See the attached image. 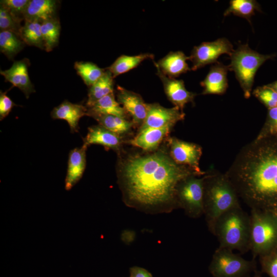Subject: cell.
Instances as JSON below:
<instances>
[{
	"label": "cell",
	"instance_id": "6da1fadb",
	"mask_svg": "<svg viewBox=\"0 0 277 277\" xmlns=\"http://www.w3.org/2000/svg\"><path fill=\"white\" fill-rule=\"evenodd\" d=\"M116 173L125 204L149 214L170 213L178 208L179 184L191 174L200 176L188 167L176 164L168 150L163 148L119 157Z\"/></svg>",
	"mask_w": 277,
	"mask_h": 277
},
{
	"label": "cell",
	"instance_id": "7a4b0ae2",
	"mask_svg": "<svg viewBox=\"0 0 277 277\" xmlns=\"http://www.w3.org/2000/svg\"><path fill=\"white\" fill-rule=\"evenodd\" d=\"M225 174L251 210L277 213V136L243 146Z\"/></svg>",
	"mask_w": 277,
	"mask_h": 277
},
{
	"label": "cell",
	"instance_id": "3957f363",
	"mask_svg": "<svg viewBox=\"0 0 277 277\" xmlns=\"http://www.w3.org/2000/svg\"><path fill=\"white\" fill-rule=\"evenodd\" d=\"M235 189L226 174L211 168L204 175V215L212 233L217 219L225 212L240 206Z\"/></svg>",
	"mask_w": 277,
	"mask_h": 277
},
{
	"label": "cell",
	"instance_id": "277c9868",
	"mask_svg": "<svg viewBox=\"0 0 277 277\" xmlns=\"http://www.w3.org/2000/svg\"><path fill=\"white\" fill-rule=\"evenodd\" d=\"M250 217L241 206L225 212L216 221L212 234L220 247L242 253L250 250Z\"/></svg>",
	"mask_w": 277,
	"mask_h": 277
},
{
	"label": "cell",
	"instance_id": "5b68a950",
	"mask_svg": "<svg viewBox=\"0 0 277 277\" xmlns=\"http://www.w3.org/2000/svg\"><path fill=\"white\" fill-rule=\"evenodd\" d=\"M250 250L253 258L277 247V213L251 210Z\"/></svg>",
	"mask_w": 277,
	"mask_h": 277
},
{
	"label": "cell",
	"instance_id": "8992f818",
	"mask_svg": "<svg viewBox=\"0 0 277 277\" xmlns=\"http://www.w3.org/2000/svg\"><path fill=\"white\" fill-rule=\"evenodd\" d=\"M274 54L264 55L252 50L247 44L241 45L230 55L231 62L229 69L233 71L243 91L244 96H251L255 74L266 61L273 59Z\"/></svg>",
	"mask_w": 277,
	"mask_h": 277
},
{
	"label": "cell",
	"instance_id": "52a82bcc",
	"mask_svg": "<svg viewBox=\"0 0 277 277\" xmlns=\"http://www.w3.org/2000/svg\"><path fill=\"white\" fill-rule=\"evenodd\" d=\"M230 249L219 247L209 266L212 277H247L256 270L255 261L247 260Z\"/></svg>",
	"mask_w": 277,
	"mask_h": 277
},
{
	"label": "cell",
	"instance_id": "ba28073f",
	"mask_svg": "<svg viewBox=\"0 0 277 277\" xmlns=\"http://www.w3.org/2000/svg\"><path fill=\"white\" fill-rule=\"evenodd\" d=\"M204 175H189L179 184L176 192L178 208L183 209L190 217L196 219L204 214L203 183Z\"/></svg>",
	"mask_w": 277,
	"mask_h": 277
},
{
	"label": "cell",
	"instance_id": "9c48e42d",
	"mask_svg": "<svg viewBox=\"0 0 277 277\" xmlns=\"http://www.w3.org/2000/svg\"><path fill=\"white\" fill-rule=\"evenodd\" d=\"M168 150L170 156L176 164L188 167L201 176L206 174V172L202 171L200 167L202 155L200 145L171 137L168 138Z\"/></svg>",
	"mask_w": 277,
	"mask_h": 277
},
{
	"label": "cell",
	"instance_id": "30bf717a",
	"mask_svg": "<svg viewBox=\"0 0 277 277\" xmlns=\"http://www.w3.org/2000/svg\"><path fill=\"white\" fill-rule=\"evenodd\" d=\"M233 51L232 44L225 38L203 42L195 46L189 56V60L192 64L191 70L195 71L207 65L215 63L220 55L227 54L230 56Z\"/></svg>",
	"mask_w": 277,
	"mask_h": 277
},
{
	"label": "cell",
	"instance_id": "8fae6325",
	"mask_svg": "<svg viewBox=\"0 0 277 277\" xmlns=\"http://www.w3.org/2000/svg\"><path fill=\"white\" fill-rule=\"evenodd\" d=\"M185 114L177 107L165 108L158 103L148 104L146 117L138 131L173 126L184 120Z\"/></svg>",
	"mask_w": 277,
	"mask_h": 277
},
{
	"label": "cell",
	"instance_id": "7c38bea8",
	"mask_svg": "<svg viewBox=\"0 0 277 277\" xmlns=\"http://www.w3.org/2000/svg\"><path fill=\"white\" fill-rule=\"evenodd\" d=\"M117 101L132 118L134 125L143 123L148 112V104L138 93L117 86L116 90Z\"/></svg>",
	"mask_w": 277,
	"mask_h": 277
},
{
	"label": "cell",
	"instance_id": "4fadbf2b",
	"mask_svg": "<svg viewBox=\"0 0 277 277\" xmlns=\"http://www.w3.org/2000/svg\"><path fill=\"white\" fill-rule=\"evenodd\" d=\"M157 74L162 82L168 99L174 106L184 112V108L187 103H193L196 94L186 89L183 80L168 77L158 69Z\"/></svg>",
	"mask_w": 277,
	"mask_h": 277
},
{
	"label": "cell",
	"instance_id": "5bb4252c",
	"mask_svg": "<svg viewBox=\"0 0 277 277\" xmlns=\"http://www.w3.org/2000/svg\"><path fill=\"white\" fill-rule=\"evenodd\" d=\"M30 62L27 58L15 61L11 67L5 70H1L0 73L6 81L11 83L13 86L17 87L28 98L30 95L35 92L34 86L28 74Z\"/></svg>",
	"mask_w": 277,
	"mask_h": 277
},
{
	"label": "cell",
	"instance_id": "9a60e30c",
	"mask_svg": "<svg viewBox=\"0 0 277 277\" xmlns=\"http://www.w3.org/2000/svg\"><path fill=\"white\" fill-rule=\"evenodd\" d=\"M173 127L169 125L138 131L136 135L127 143L147 152L154 151L159 149L164 139L167 137Z\"/></svg>",
	"mask_w": 277,
	"mask_h": 277
},
{
	"label": "cell",
	"instance_id": "2e32d148",
	"mask_svg": "<svg viewBox=\"0 0 277 277\" xmlns=\"http://www.w3.org/2000/svg\"><path fill=\"white\" fill-rule=\"evenodd\" d=\"M124 143L122 135L114 133L98 125L88 128V133L84 138V144L87 146L92 144L101 145L105 148L121 152Z\"/></svg>",
	"mask_w": 277,
	"mask_h": 277
},
{
	"label": "cell",
	"instance_id": "e0dca14e",
	"mask_svg": "<svg viewBox=\"0 0 277 277\" xmlns=\"http://www.w3.org/2000/svg\"><path fill=\"white\" fill-rule=\"evenodd\" d=\"M228 66L216 62L212 65L205 79L201 83L203 88L202 94L225 93L228 88L227 72Z\"/></svg>",
	"mask_w": 277,
	"mask_h": 277
},
{
	"label": "cell",
	"instance_id": "ac0fdd59",
	"mask_svg": "<svg viewBox=\"0 0 277 277\" xmlns=\"http://www.w3.org/2000/svg\"><path fill=\"white\" fill-rule=\"evenodd\" d=\"M87 146L71 150L68 156V167L65 181V188L70 190L82 178L86 166Z\"/></svg>",
	"mask_w": 277,
	"mask_h": 277
},
{
	"label": "cell",
	"instance_id": "d6986e66",
	"mask_svg": "<svg viewBox=\"0 0 277 277\" xmlns=\"http://www.w3.org/2000/svg\"><path fill=\"white\" fill-rule=\"evenodd\" d=\"M86 115L88 116V109L86 106L73 104L68 101H63L54 107L51 112L52 118L65 120L72 133L78 131L79 121Z\"/></svg>",
	"mask_w": 277,
	"mask_h": 277
},
{
	"label": "cell",
	"instance_id": "ffe728a7",
	"mask_svg": "<svg viewBox=\"0 0 277 277\" xmlns=\"http://www.w3.org/2000/svg\"><path fill=\"white\" fill-rule=\"evenodd\" d=\"M187 56L181 51L170 52L165 56L154 63L156 69L171 78H175L190 70L187 61Z\"/></svg>",
	"mask_w": 277,
	"mask_h": 277
},
{
	"label": "cell",
	"instance_id": "44dd1931",
	"mask_svg": "<svg viewBox=\"0 0 277 277\" xmlns=\"http://www.w3.org/2000/svg\"><path fill=\"white\" fill-rule=\"evenodd\" d=\"M58 2L55 0H30L24 14V20L41 22L56 17Z\"/></svg>",
	"mask_w": 277,
	"mask_h": 277
},
{
	"label": "cell",
	"instance_id": "7402d4cb",
	"mask_svg": "<svg viewBox=\"0 0 277 277\" xmlns=\"http://www.w3.org/2000/svg\"><path fill=\"white\" fill-rule=\"evenodd\" d=\"M116 100L114 92L97 100L88 109V116L91 114H110L127 118L128 114Z\"/></svg>",
	"mask_w": 277,
	"mask_h": 277
},
{
	"label": "cell",
	"instance_id": "603a6c76",
	"mask_svg": "<svg viewBox=\"0 0 277 277\" xmlns=\"http://www.w3.org/2000/svg\"><path fill=\"white\" fill-rule=\"evenodd\" d=\"M114 92V77L107 69L103 75L91 86L88 93L86 106L90 107L103 97Z\"/></svg>",
	"mask_w": 277,
	"mask_h": 277
},
{
	"label": "cell",
	"instance_id": "cb8c5ba5",
	"mask_svg": "<svg viewBox=\"0 0 277 277\" xmlns=\"http://www.w3.org/2000/svg\"><path fill=\"white\" fill-rule=\"evenodd\" d=\"M154 55L151 53H142L136 55H122L106 69L112 74L113 77L126 73L137 67L146 60H153Z\"/></svg>",
	"mask_w": 277,
	"mask_h": 277
},
{
	"label": "cell",
	"instance_id": "d4e9b609",
	"mask_svg": "<svg viewBox=\"0 0 277 277\" xmlns=\"http://www.w3.org/2000/svg\"><path fill=\"white\" fill-rule=\"evenodd\" d=\"M42 22L37 19H26L20 31V37L27 45L45 50L41 31Z\"/></svg>",
	"mask_w": 277,
	"mask_h": 277
},
{
	"label": "cell",
	"instance_id": "484cf974",
	"mask_svg": "<svg viewBox=\"0 0 277 277\" xmlns=\"http://www.w3.org/2000/svg\"><path fill=\"white\" fill-rule=\"evenodd\" d=\"M89 116L97 121L100 125L122 136L130 132L134 125L132 121L113 115L91 114Z\"/></svg>",
	"mask_w": 277,
	"mask_h": 277
},
{
	"label": "cell",
	"instance_id": "4316f807",
	"mask_svg": "<svg viewBox=\"0 0 277 277\" xmlns=\"http://www.w3.org/2000/svg\"><path fill=\"white\" fill-rule=\"evenodd\" d=\"M26 44L20 36L9 31H0V51L10 60L24 48Z\"/></svg>",
	"mask_w": 277,
	"mask_h": 277
},
{
	"label": "cell",
	"instance_id": "83f0119b",
	"mask_svg": "<svg viewBox=\"0 0 277 277\" xmlns=\"http://www.w3.org/2000/svg\"><path fill=\"white\" fill-rule=\"evenodd\" d=\"M255 11L261 12L260 5L256 1L231 0L224 15L227 16L233 14L243 17L250 23V18L254 14Z\"/></svg>",
	"mask_w": 277,
	"mask_h": 277
},
{
	"label": "cell",
	"instance_id": "f1b7e54d",
	"mask_svg": "<svg viewBox=\"0 0 277 277\" xmlns=\"http://www.w3.org/2000/svg\"><path fill=\"white\" fill-rule=\"evenodd\" d=\"M41 31L45 44V50L51 51L59 43L61 25L57 17L42 22Z\"/></svg>",
	"mask_w": 277,
	"mask_h": 277
},
{
	"label": "cell",
	"instance_id": "f546056e",
	"mask_svg": "<svg viewBox=\"0 0 277 277\" xmlns=\"http://www.w3.org/2000/svg\"><path fill=\"white\" fill-rule=\"evenodd\" d=\"M74 67L84 83L89 87L93 85L106 70V69L100 68L89 62H76Z\"/></svg>",
	"mask_w": 277,
	"mask_h": 277
},
{
	"label": "cell",
	"instance_id": "4dcf8cb0",
	"mask_svg": "<svg viewBox=\"0 0 277 277\" xmlns=\"http://www.w3.org/2000/svg\"><path fill=\"white\" fill-rule=\"evenodd\" d=\"M22 21L12 15L8 10L0 6L1 31H9L19 36Z\"/></svg>",
	"mask_w": 277,
	"mask_h": 277
},
{
	"label": "cell",
	"instance_id": "1f68e13d",
	"mask_svg": "<svg viewBox=\"0 0 277 277\" xmlns=\"http://www.w3.org/2000/svg\"><path fill=\"white\" fill-rule=\"evenodd\" d=\"M277 136V107L268 109L265 122L255 138Z\"/></svg>",
	"mask_w": 277,
	"mask_h": 277
},
{
	"label": "cell",
	"instance_id": "d6a6232c",
	"mask_svg": "<svg viewBox=\"0 0 277 277\" xmlns=\"http://www.w3.org/2000/svg\"><path fill=\"white\" fill-rule=\"evenodd\" d=\"M252 94L268 109L277 107V93L268 85L256 87Z\"/></svg>",
	"mask_w": 277,
	"mask_h": 277
},
{
	"label": "cell",
	"instance_id": "836d02e7",
	"mask_svg": "<svg viewBox=\"0 0 277 277\" xmlns=\"http://www.w3.org/2000/svg\"><path fill=\"white\" fill-rule=\"evenodd\" d=\"M259 258L262 271L269 277H277V247Z\"/></svg>",
	"mask_w": 277,
	"mask_h": 277
},
{
	"label": "cell",
	"instance_id": "e575fe53",
	"mask_svg": "<svg viewBox=\"0 0 277 277\" xmlns=\"http://www.w3.org/2000/svg\"><path fill=\"white\" fill-rule=\"evenodd\" d=\"M29 2L30 0H1L0 4L14 16L23 21Z\"/></svg>",
	"mask_w": 277,
	"mask_h": 277
},
{
	"label": "cell",
	"instance_id": "d590c367",
	"mask_svg": "<svg viewBox=\"0 0 277 277\" xmlns=\"http://www.w3.org/2000/svg\"><path fill=\"white\" fill-rule=\"evenodd\" d=\"M17 106L7 95V92H0V120H3L11 112L13 107Z\"/></svg>",
	"mask_w": 277,
	"mask_h": 277
},
{
	"label": "cell",
	"instance_id": "8d00e7d4",
	"mask_svg": "<svg viewBox=\"0 0 277 277\" xmlns=\"http://www.w3.org/2000/svg\"><path fill=\"white\" fill-rule=\"evenodd\" d=\"M130 277H153L152 274L146 269L133 266L130 268Z\"/></svg>",
	"mask_w": 277,
	"mask_h": 277
},
{
	"label": "cell",
	"instance_id": "74e56055",
	"mask_svg": "<svg viewBox=\"0 0 277 277\" xmlns=\"http://www.w3.org/2000/svg\"><path fill=\"white\" fill-rule=\"evenodd\" d=\"M252 277H262V276L261 275V274L260 273V272L255 270L254 271V274Z\"/></svg>",
	"mask_w": 277,
	"mask_h": 277
}]
</instances>
